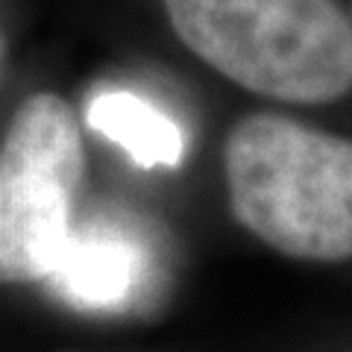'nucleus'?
<instances>
[{
  "mask_svg": "<svg viewBox=\"0 0 352 352\" xmlns=\"http://www.w3.org/2000/svg\"><path fill=\"white\" fill-rule=\"evenodd\" d=\"M232 214L300 261L352 258V138L276 112L247 115L223 147Z\"/></svg>",
  "mask_w": 352,
  "mask_h": 352,
  "instance_id": "nucleus-1",
  "label": "nucleus"
},
{
  "mask_svg": "<svg viewBox=\"0 0 352 352\" xmlns=\"http://www.w3.org/2000/svg\"><path fill=\"white\" fill-rule=\"evenodd\" d=\"M179 41L226 80L285 103L352 91V18L338 0H162Z\"/></svg>",
  "mask_w": 352,
  "mask_h": 352,
  "instance_id": "nucleus-2",
  "label": "nucleus"
},
{
  "mask_svg": "<svg viewBox=\"0 0 352 352\" xmlns=\"http://www.w3.org/2000/svg\"><path fill=\"white\" fill-rule=\"evenodd\" d=\"M85 150L59 94H32L0 147V282H44L74 232Z\"/></svg>",
  "mask_w": 352,
  "mask_h": 352,
  "instance_id": "nucleus-3",
  "label": "nucleus"
},
{
  "mask_svg": "<svg viewBox=\"0 0 352 352\" xmlns=\"http://www.w3.org/2000/svg\"><path fill=\"white\" fill-rule=\"evenodd\" d=\"M144 276V250L109 223L74 226L56 267L44 282L65 302L85 311H112L138 291Z\"/></svg>",
  "mask_w": 352,
  "mask_h": 352,
  "instance_id": "nucleus-4",
  "label": "nucleus"
},
{
  "mask_svg": "<svg viewBox=\"0 0 352 352\" xmlns=\"http://www.w3.org/2000/svg\"><path fill=\"white\" fill-rule=\"evenodd\" d=\"M85 124L118 144L138 168H179L185 159L179 124L132 91L94 94L85 106Z\"/></svg>",
  "mask_w": 352,
  "mask_h": 352,
  "instance_id": "nucleus-5",
  "label": "nucleus"
}]
</instances>
